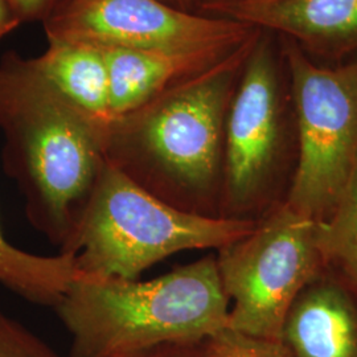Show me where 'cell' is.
<instances>
[{"label":"cell","instance_id":"1","mask_svg":"<svg viewBox=\"0 0 357 357\" xmlns=\"http://www.w3.org/2000/svg\"><path fill=\"white\" fill-rule=\"evenodd\" d=\"M258 32L209 69L110 118L105 160L167 204L220 217L227 116Z\"/></svg>","mask_w":357,"mask_h":357},{"label":"cell","instance_id":"2","mask_svg":"<svg viewBox=\"0 0 357 357\" xmlns=\"http://www.w3.org/2000/svg\"><path fill=\"white\" fill-rule=\"evenodd\" d=\"M100 122L41 75L32 59L0 57L4 172L23 196L29 224L65 253L105 165Z\"/></svg>","mask_w":357,"mask_h":357},{"label":"cell","instance_id":"3","mask_svg":"<svg viewBox=\"0 0 357 357\" xmlns=\"http://www.w3.org/2000/svg\"><path fill=\"white\" fill-rule=\"evenodd\" d=\"M216 255L149 281L75 271L53 308L72 337V357H105L166 343H202L229 326Z\"/></svg>","mask_w":357,"mask_h":357},{"label":"cell","instance_id":"4","mask_svg":"<svg viewBox=\"0 0 357 357\" xmlns=\"http://www.w3.org/2000/svg\"><path fill=\"white\" fill-rule=\"evenodd\" d=\"M298 153L295 103L281 38L259 29L227 116L220 217L255 222L286 203Z\"/></svg>","mask_w":357,"mask_h":357},{"label":"cell","instance_id":"5","mask_svg":"<svg viewBox=\"0 0 357 357\" xmlns=\"http://www.w3.org/2000/svg\"><path fill=\"white\" fill-rule=\"evenodd\" d=\"M255 224L184 212L105 162L65 255L75 257L78 274L138 280L180 252H217L250 233Z\"/></svg>","mask_w":357,"mask_h":357},{"label":"cell","instance_id":"6","mask_svg":"<svg viewBox=\"0 0 357 357\" xmlns=\"http://www.w3.org/2000/svg\"><path fill=\"white\" fill-rule=\"evenodd\" d=\"M230 302L228 328L281 340L290 308L323 268L318 222L287 203L255 221L243 238L216 252Z\"/></svg>","mask_w":357,"mask_h":357},{"label":"cell","instance_id":"7","mask_svg":"<svg viewBox=\"0 0 357 357\" xmlns=\"http://www.w3.org/2000/svg\"><path fill=\"white\" fill-rule=\"evenodd\" d=\"M280 38L291 79L299 143L286 203L320 222L330 216L357 162V57L319 64L291 40Z\"/></svg>","mask_w":357,"mask_h":357},{"label":"cell","instance_id":"8","mask_svg":"<svg viewBox=\"0 0 357 357\" xmlns=\"http://www.w3.org/2000/svg\"><path fill=\"white\" fill-rule=\"evenodd\" d=\"M43 28L47 40L139 51L238 47L258 31L229 19L180 11L159 0H69Z\"/></svg>","mask_w":357,"mask_h":357},{"label":"cell","instance_id":"9","mask_svg":"<svg viewBox=\"0 0 357 357\" xmlns=\"http://www.w3.org/2000/svg\"><path fill=\"white\" fill-rule=\"evenodd\" d=\"M199 13L289 38L319 64L357 57V0H222Z\"/></svg>","mask_w":357,"mask_h":357},{"label":"cell","instance_id":"10","mask_svg":"<svg viewBox=\"0 0 357 357\" xmlns=\"http://www.w3.org/2000/svg\"><path fill=\"white\" fill-rule=\"evenodd\" d=\"M295 357H357V290L324 268L296 298L282 331Z\"/></svg>","mask_w":357,"mask_h":357},{"label":"cell","instance_id":"11","mask_svg":"<svg viewBox=\"0 0 357 357\" xmlns=\"http://www.w3.org/2000/svg\"><path fill=\"white\" fill-rule=\"evenodd\" d=\"M241 45L187 51L100 47L109 72L110 118L125 114L178 81L204 72Z\"/></svg>","mask_w":357,"mask_h":357},{"label":"cell","instance_id":"12","mask_svg":"<svg viewBox=\"0 0 357 357\" xmlns=\"http://www.w3.org/2000/svg\"><path fill=\"white\" fill-rule=\"evenodd\" d=\"M32 60L41 75L79 110L100 122L110 119L109 72L100 47L48 40L47 50Z\"/></svg>","mask_w":357,"mask_h":357},{"label":"cell","instance_id":"13","mask_svg":"<svg viewBox=\"0 0 357 357\" xmlns=\"http://www.w3.org/2000/svg\"><path fill=\"white\" fill-rule=\"evenodd\" d=\"M75 275V257L29 253L4 234L0 222V284L31 303L54 308Z\"/></svg>","mask_w":357,"mask_h":357},{"label":"cell","instance_id":"14","mask_svg":"<svg viewBox=\"0 0 357 357\" xmlns=\"http://www.w3.org/2000/svg\"><path fill=\"white\" fill-rule=\"evenodd\" d=\"M318 243L326 268L357 290V162L330 216L318 222Z\"/></svg>","mask_w":357,"mask_h":357},{"label":"cell","instance_id":"15","mask_svg":"<svg viewBox=\"0 0 357 357\" xmlns=\"http://www.w3.org/2000/svg\"><path fill=\"white\" fill-rule=\"evenodd\" d=\"M211 357H295L282 340H268L224 330L208 340Z\"/></svg>","mask_w":357,"mask_h":357},{"label":"cell","instance_id":"16","mask_svg":"<svg viewBox=\"0 0 357 357\" xmlns=\"http://www.w3.org/2000/svg\"><path fill=\"white\" fill-rule=\"evenodd\" d=\"M0 357H61L22 323L0 310Z\"/></svg>","mask_w":357,"mask_h":357},{"label":"cell","instance_id":"17","mask_svg":"<svg viewBox=\"0 0 357 357\" xmlns=\"http://www.w3.org/2000/svg\"><path fill=\"white\" fill-rule=\"evenodd\" d=\"M105 357H211L208 340L202 343H166Z\"/></svg>","mask_w":357,"mask_h":357},{"label":"cell","instance_id":"18","mask_svg":"<svg viewBox=\"0 0 357 357\" xmlns=\"http://www.w3.org/2000/svg\"><path fill=\"white\" fill-rule=\"evenodd\" d=\"M13 15L23 23H45L69 0H7Z\"/></svg>","mask_w":357,"mask_h":357},{"label":"cell","instance_id":"19","mask_svg":"<svg viewBox=\"0 0 357 357\" xmlns=\"http://www.w3.org/2000/svg\"><path fill=\"white\" fill-rule=\"evenodd\" d=\"M19 26L20 23L13 15L8 1L0 0V40L10 35Z\"/></svg>","mask_w":357,"mask_h":357},{"label":"cell","instance_id":"20","mask_svg":"<svg viewBox=\"0 0 357 357\" xmlns=\"http://www.w3.org/2000/svg\"><path fill=\"white\" fill-rule=\"evenodd\" d=\"M159 1L165 3L167 6H171L176 10H180V11H187V13H197V8H199L197 0H159Z\"/></svg>","mask_w":357,"mask_h":357},{"label":"cell","instance_id":"21","mask_svg":"<svg viewBox=\"0 0 357 357\" xmlns=\"http://www.w3.org/2000/svg\"><path fill=\"white\" fill-rule=\"evenodd\" d=\"M218 1H222V0H197V3H199V8H197V13L200 11V8H203L205 6H209V4H215V3H218Z\"/></svg>","mask_w":357,"mask_h":357},{"label":"cell","instance_id":"22","mask_svg":"<svg viewBox=\"0 0 357 357\" xmlns=\"http://www.w3.org/2000/svg\"><path fill=\"white\" fill-rule=\"evenodd\" d=\"M250 1H268V0H250Z\"/></svg>","mask_w":357,"mask_h":357}]
</instances>
